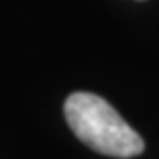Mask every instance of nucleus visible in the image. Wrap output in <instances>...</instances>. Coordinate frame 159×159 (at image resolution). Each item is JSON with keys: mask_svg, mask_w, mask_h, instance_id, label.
I'll use <instances>...</instances> for the list:
<instances>
[{"mask_svg": "<svg viewBox=\"0 0 159 159\" xmlns=\"http://www.w3.org/2000/svg\"><path fill=\"white\" fill-rule=\"evenodd\" d=\"M66 120L74 135L102 155L126 159L143 153L145 143L131 125L104 98L90 92H74L66 100Z\"/></svg>", "mask_w": 159, "mask_h": 159, "instance_id": "nucleus-1", "label": "nucleus"}]
</instances>
